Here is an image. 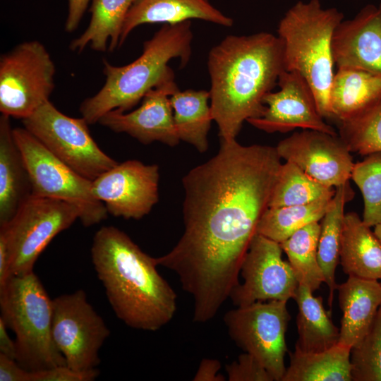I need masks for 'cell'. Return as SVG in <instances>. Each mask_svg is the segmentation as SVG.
Returning a JSON list of instances; mask_svg holds the SVG:
<instances>
[{
  "label": "cell",
  "instance_id": "cell-1",
  "mask_svg": "<svg viewBox=\"0 0 381 381\" xmlns=\"http://www.w3.org/2000/svg\"><path fill=\"white\" fill-rule=\"evenodd\" d=\"M218 152L183 178L184 231L157 265L174 272L193 299V321L217 313L240 282L243 258L269 207L281 167L276 147L220 139Z\"/></svg>",
  "mask_w": 381,
  "mask_h": 381
},
{
  "label": "cell",
  "instance_id": "cell-2",
  "mask_svg": "<svg viewBox=\"0 0 381 381\" xmlns=\"http://www.w3.org/2000/svg\"><path fill=\"white\" fill-rule=\"evenodd\" d=\"M207 65L220 139H236L244 121L262 115L263 99L285 70L281 40L267 32L228 35L210 49Z\"/></svg>",
  "mask_w": 381,
  "mask_h": 381
},
{
  "label": "cell",
  "instance_id": "cell-3",
  "mask_svg": "<svg viewBox=\"0 0 381 381\" xmlns=\"http://www.w3.org/2000/svg\"><path fill=\"white\" fill-rule=\"evenodd\" d=\"M92 261L118 318L131 328L156 331L174 318L176 294L159 274L155 258L123 231L101 227L95 234Z\"/></svg>",
  "mask_w": 381,
  "mask_h": 381
},
{
  "label": "cell",
  "instance_id": "cell-4",
  "mask_svg": "<svg viewBox=\"0 0 381 381\" xmlns=\"http://www.w3.org/2000/svg\"><path fill=\"white\" fill-rule=\"evenodd\" d=\"M191 20L164 24L145 41L141 55L131 64L117 66L103 60L106 80L102 87L85 99L80 112L87 123L94 124L111 111H130L153 88L175 81L169 62L179 59L181 68L192 54Z\"/></svg>",
  "mask_w": 381,
  "mask_h": 381
},
{
  "label": "cell",
  "instance_id": "cell-5",
  "mask_svg": "<svg viewBox=\"0 0 381 381\" xmlns=\"http://www.w3.org/2000/svg\"><path fill=\"white\" fill-rule=\"evenodd\" d=\"M344 17L335 8H322L319 0L298 1L281 19L277 29L284 69L297 72L305 78L324 119L332 117V39Z\"/></svg>",
  "mask_w": 381,
  "mask_h": 381
},
{
  "label": "cell",
  "instance_id": "cell-6",
  "mask_svg": "<svg viewBox=\"0 0 381 381\" xmlns=\"http://www.w3.org/2000/svg\"><path fill=\"white\" fill-rule=\"evenodd\" d=\"M0 318L16 334L17 363L34 372L66 365L52 337V299L34 272L0 287Z\"/></svg>",
  "mask_w": 381,
  "mask_h": 381
},
{
  "label": "cell",
  "instance_id": "cell-7",
  "mask_svg": "<svg viewBox=\"0 0 381 381\" xmlns=\"http://www.w3.org/2000/svg\"><path fill=\"white\" fill-rule=\"evenodd\" d=\"M13 133L29 173L32 196L61 200L75 205L85 226L107 219L104 205L92 193V181L56 157L25 128H15Z\"/></svg>",
  "mask_w": 381,
  "mask_h": 381
},
{
  "label": "cell",
  "instance_id": "cell-8",
  "mask_svg": "<svg viewBox=\"0 0 381 381\" xmlns=\"http://www.w3.org/2000/svg\"><path fill=\"white\" fill-rule=\"evenodd\" d=\"M56 68L42 43L23 42L0 59V111L24 119L49 100Z\"/></svg>",
  "mask_w": 381,
  "mask_h": 381
},
{
  "label": "cell",
  "instance_id": "cell-9",
  "mask_svg": "<svg viewBox=\"0 0 381 381\" xmlns=\"http://www.w3.org/2000/svg\"><path fill=\"white\" fill-rule=\"evenodd\" d=\"M22 121L52 154L90 181L118 164L96 143L84 118L63 114L49 100Z\"/></svg>",
  "mask_w": 381,
  "mask_h": 381
},
{
  "label": "cell",
  "instance_id": "cell-10",
  "mask_svg": "<svg viewBox=\"0 0 381 381\" xmlns=\"http://www.w3.org/2000/svg\"><path fill=\"white\" fill-rule=\"evenodd\" d=\"M79 217V210L69 202L31 195L9 223L0 226L11 251V276L32 272L51 241Z\"/></svg>",
  "mask_w": 381,
  "mask_h": 381
},
{
  "label": "cell",
  "instance_id": "cell-11",
  "mask_svg": "<svg viewBox=\"0 0 381 381\" xmlns=\"http://www.w3.org/2000/svg\"><path fill=\"white\" fill-rule=\"evenodd\" d=\"M287 301H256L228 311L224 322L236 344L255 357L274 381H282L287 351L285 334L291 316Z\"/></svg>",
  "mask_w": 381,
  "mask_h": 381
},
{
  "label": "cell",
  "instance_id": "cell-12",
  "mask_svg": "<svg viewBox=\"0 0 381 381\" xmlns=\"http://www.w3.org/2000/svg\"><path fill=\"white\" fill-rule=\"evenodd\" d=\"M52 331L66 365L78 371L96 368L99 349L110 334L82 289L52 299Z\"/></svg>",
  "mask_w": 381,
  "mask_h": 381
},
{
  "label": "cell",
  "instance_id": "cell-13",
  "mask_svg": "<svg viewBox=\"0 0 381 381\" xmlns=\"http://www.w3.org/2000/svg\"><path fill=\"white\" fill-rule=\"evenodd\" d=\"M282 251L280 243L255 234L240 270L243 282L229 296L234 306L294 299L298 283L289 261L282 259Z\"/></svg>",
  "mask_w": 381,
  "mask_h": 381
},
{
  "label": "cell",
  "instance_id": "cell-14",
  "mask_svg": "<svg viewBox=\"0 0 381 381\" xmlns=\"http://www.w3.org/2000/svg\"><path fill=\"white\" fill-rule=\"evenodd\" d=\"M159 167L138 160L118 163L92 181L94 196L108 214L140 219L158 202Z\"/></svg>",
  "mask_w": 381,
  "mask_h": 381
},
{
  "label": "cell",
  "instance_id": "cell-15",
  "mask_svg": "<svg viewBox=\"0 0 381 381\" xmlns=\"http://www.w3.org/2000/svg\"><path fill=\"white\" fill-rule=\"evenodd\" d=\"M276 149L281 159L294 162L327 186L337 188L351 179L354 163L339 135L306 129L281 140Z\"/></svg>",
  "mask_w": 381,
  "mask_h": 381
},
{
  "label": "cell",
  "instance_id": "cell-16",
  "mask_svg": "<svg viewBox=\"0 0 381 381\" xmlns=\"http://www.w3.org/2000/svg\"><path fill=\"white\" fill-rule=\"evenodd\" d=\"M277 85L279 90L269 92L263 99L266 109L262 115L248 119L250 124L269 133L302 128L337 135L325 122L313 90L303 77L297 72L284 70Z\"/></svg>",
  "mask_w": 381,
  "mask_h": 381
},
{
  "label": "cell",
  "instance_id": "cell-17",
  "mask_svg": "<svg viewBox=\"0 0 381 381\" xmlns=\"http://www.w3.org/2000/svg\"><path fill=\"white\" fill-rule=\"evenodd\" d=\"M179 89L175 81L151 89L136 109L111 111L98 121L116 133H124L144 145L155 141L174 147L179 143L170 96Z\"/></svg>",
  "mask_w": 381,
  "mask_h": 381
},
{
  "label": "cell",
  "instance_id": "cell-18",
  "mask_svg": "<svg viewBox=\"0 0 381 381\" xmlns=\"http://www.w3.org/2000/svg\"><path fill=\"white\" fill-rule=\"evenodd\" d=\"M332 54L338 68L381 75V8L369 4L353 19L343 20L333 35Z\"/></svg>",
  "mask_w": 381,
  "mask_h": 381
},
{
  "label": "cell",
  "instance_id": "cell-19",
  "mask_svg": "<svg viewBox=\"0 0 381 381\" xmlns=\"http://www.w3.org/2000/svg\"><path fill=\"white\" fill-rule=\"evenodd\" d=\"M192 19L224 27H231L234 23L233 19L212 6L210 0H135L125 18L119 47L143 24H173Z\"/></svg>",
  "mask_w": 381,
  "mask_h": 381
},
{
  "label": "cell",
  "instance_id": "cell-20",
  "mask_svg": "<svg viewBox=\"0 0 381 381\" xmlns=\"http://www.w3.org/2000/svg\"><path fill=\"white\" fill-rule=\"evenodd\" d=\"M337 290L342 312L339 343L352 348L368 332L381 306V283L349 276Z\"/></svg>",
  "mask_w": 381,
  "mask_h": 381
},
{
  "label": "cell",
  "instance_id": "cell-21",
  "mask_svg": "<svg viewBox=\"0 0 381 381\" xmlns=\"http://www.w3.org/2000/svg\"><path fill=\"white\" fill-rule=\"evenodd\" d=\"M10 117H0V226L9 223L32 195L30 179Z\"/></svg>",
  "mask_w": 381,
  "mask_h": 381
},
{
  "label": "cell",
  "instance_id": "cell-22",
  "mask_svg": "<svg viewBox=\"0 0 381 381\" xmlns=\"http://www.w3.org/2000/svg\"><path fill=\"white\" fill-rule=\"evenodd\" d=\"M339 262L349 276L381 279V243L354 212L344 215Z\"/></svg>",
  "mask_w": 381,
  "mask_h": 381
},
{
  "label": "cell",
  "instance_id": "cell-23",
  "mask_svg": "<svg viewBox=\"0 0 381 381\" xmlns=\"http://www.w3.org/2000/svg\"><path fill=\"white\" fill-rule=\"evenodd\" d=\"M381 97V75L361 69L339 68L329 90L332 119H351Z\"/></svg>",
  "mask_w": 381,
  "mask_h": 381
},
{
  "label": "cell",
  "instance_id": "cell-24",
  "mask_svg": "<svg viewBox=\"0 0 381 381\" xmlns=\"http://www.w3.org/2000/svg\"><path fill=\"white\" fill-rule=\"evenodd\" d=\"M294 299L298 306V339L295 350L304 353L329 349L339 343V329L325 310L322 298L298 284Z\"/></svg>",
  "mask_w": 381,
  "mask_h": 381
},
{
  "label": "cell",
  "instance_id": "cell-25",
  "mask_svg": "<svg viewBox=\"0 0 381 381\" xmlns=\"http://www.w3.org/2000/svg\"><path fill=\"white\" fill-rule=\"evenodd\" d=\"M354 197L349 181L335 188L328 208L321 219L318 246V259L327 285L329 306L331 308L337 284L336 267L339 262L341 240L344 219L345 205Z\"/></svg>",
  "mask_w": 381,
  "mask_h": 381
},
{
  "label": "cell",
  "instance_id": "cell-26",
  "mask_svg": "<svg viewBox=\"0 0 381 381\" xmlns=\"http://www.w3.org/2000/svg\"><path fill=\"white\" fill-rule=\"evenodd\" d=\"M350 346L338 343L318 352L295 350L282 381H351Z\"/></svg>",
  "mask_w": 381,
  "mask_h": 381
},
{
  "label": "cell",
  "instance_id": "cell-27",
  "mask_svg": "<svg viewBox=\"0 0 381 381\" xmlns=\"http://www.w3.org/2000/svg\"><path fill=\"white\" fill-rule=\"evenodd\" d=\"M174 121L180 140L194 146L200 152L208 150V133L213 121L210 92L178 89L169 97Z\"/></svg>",
  "mask_w": 381,
  "mask_h": 381
},
{
  "label": "cell",
  "instance_id": "cell-28",
  "mask_svg": "<svg viewBox=\"0 0 381 381\" xmlns=\"http://www.w3.org/2000/svg\"><path fill=\"white\" fill-rule=\"evenodd\" d=\"M135 0H92L91 18L87 28L71 41V50L81 52L90 45L97 52L119 47L121 33L126 15Z\"/></svg>",
  "mask_w": 381,
  "mask_h": 381
},
{
  "label": "cell",
  "instance_id": "cell-29",
  "mask_svg": "<svg viewBox=\"0 0 381 381\" xmlns=\"http://www.w3.org/2000/svg\"><path fill=\"white\" fill-rule=\"evenodd\" d=\"M320 229L318 222H312L280 243L298 284L308 287L313 292L325 282L318 259Z\"/></svg>",
  "mask_w": 381,
  "mask_h": 381
},
{
  "label": "cell",
  "instance_id": "cell-30",
  "mask_svg": "<svg viewBox=\"0 0 381 381\" xmlns=\"http://www.w3.org/2000/svg\"><path fill=\"white\" fill-rule=\"evenodd\" d=\"M332 198L304 205L269 207L259 221L257 233L281 243L298 229L321 220Z\"/></svg>",
  "mask_w": 381,
  "mask_h": 381
},
{
  "label": "cell",
  "instance_id": "cell-31",
  "mask_svg": "<svg viewBox=\"0 0 381 381\" xmlns=\"http://www.w3.org/2000/svg\"><path fill=\"white\" fill-rule=\"evenodd\" d=\"M334 193L335 188L320 183L294 162L286 161L279 169L269 207L308 204L332 198Z\"/></svg>",
  "mask_w": 381,
  "mask_h": 381
},
{
  "label": "cell",
  "instance_id": "cell-32",
  "mask_svg": "<svg viewBox=\"0 0 381 381\" xmlns=\"http://www.w3.org/2000/svg\"><path fill=\"white\" fill-rule=\"evenodd\" d=\"M339 123V135L351 152L381 151V97L358 116Z\"/></svg>",
  "mask_w": 381,
  "mask_h": 381
},
{
  "label": "cell",
  "instance_id": "cell-33",
  "mask_svg": "<svg viewBox=\"0 0 381 381\" xmlns=\"http://www.w3.org/2000/svg\"><path fill=\"white\" fill-rule=\"evenodd\" d=\"M351 179L363 198V221L370 227L381 224V151L354 163Z\"/></svg>",
  "mask_w": 381,
  "mask_h": 381
},
{
  "label": "cell",
  "instance_id": "cell-34",
  "mask_svg": "<svg viewBox=\"0 0 381 381\" xmlns=\"http://www.w3.org/2000/svg\"><path fill=\"white\" fill-rule=\"evenodd\" d=\"M353 381H381V306L369 330L351 349Z\"/></svg>",
  "mask_w": 381,
  "mask_h": 381
},
{
  "label": "cell",
  "instance_id": "cell-35",
  "mask_svg": "<svg viewBox=\"0 0 381 381\" xmlns=\"http://www.w3.org/2000/svg\"><path fill=\"white\" fill-rule=\"evenodd\" d=\"M226 371L229 381H274L262 364L246 352L236 361L226 365Z\"/></svg>",
  "mask_w": 381,
  "mask_h": 381
},
{
  "label": "cell",
  "instance_id": "cell-36",
  "mask_svg": "<svg viewBox=\"0 0 381 381\" xmlns=\"http://www.w3.org/2000/svg\"><path fill=\"white\" fill-rule=\"evenodd\" d=\"M99 374L96 368L78 371L67 365H60L32 372V381H92Z\"/></svg>",
  "mask_w": 381,
  "mask_h": 381
},
{
  "label": "cell",
  "instance_id": "cell-37",
  "mask_svg": "<svg viewBox=\"0 0 381 381\" xmlns=\"http://www.w3.org/2000/svg\"><path fill=\"white\" fill-rule=\"evenodd\" d=\"M0 381H32V372L21 367L16 360L0 354Z\"/></svg>",
  "mask_w": 381,
  "mask_h": 381
},
{
  "label": "cell",
  "instance_id": "cell-38",
  "mask_svg": "<svg viewBox=\"0 0 381 381\" xmlns=\"http://www.w3.org/2000/svg\"><path fill=\"white\" fill-rule=\"evenodd\" d=\"M221 368V363L218 360L204 358L201 361L194 381H224L225 377L218 373Z\"/></svg>",
  "mask_w": 381,
  "mask_h": 381
},
{
  "label": "cell",
  "instance_id": "cell-39",
  "mask_svg": "<svg viewBox=\"0 0 381 381\" xmlns=\"http://www.w3.org/2000/svg\"><path fill=\"white\" fill-rule=\"evenodd\" d=\"M90 0H68V12L65 30L73 32L78 27Z\"/></svg>",
  "mask_w": 381,
  "mask_h": 381
},
{
  "label": "cell",
  "instance_id": "cell-40",
  "mask_svg": "<svg viewBox=\"0 0 381 381\" xmlns=\"http://www.w3.org/2000/svg\"><path fill=\"white\" fill-rule=\"evenodd\" d=\"M11 251L5 235L0 231V287L11 277Z\"/></svg>",
  "mask_w": 381,
  "mask_h": 381
},
{
  "label": "cell",
  "instance_id": "cell-41",
  "mask_svg": "<svg viewBox=\"0 0 381 381\" xmlns=\"http://www.w3.org/2000/svg\"><path fill=\"white\" fill-rule=\"evenodd\" d=\"M8 329L4 321L0 318V354L16 361V341L10 337Z\"/></svg>",
  "mask_w": 381,
  "mask_h": 381
},
{
  "label": "cell",
  "instance_id": "cell-42",
  "mask_svg": "<svg viewBox=\"0 0 381 381\" xmlns=\"http://www.w3.org/2000/svg\"><path fill=\"white\" fill-rule=\"evenodd\" d=\"M374 233L381 243V224L375 226Z\"/></svg>",
  "mask_w": 381,
  "mask_h": 381
},
{
  "label": "cell",
  "instance_id": "cell-43",
  "mask_svg": "<svg viewBox=\"0 0 381 381\" xmlns=\"http://www.w3.org/2000/svg\"><path fill=\"white\" fill-rule=\"evenodd\" d=\"M379 7H380V8H381V4H380V6H379Z\"/></svg>",
  "mask_w": 381,
  "mask_h": 381
},
{
  "label": "cell",
  "instance_id": "cell-44",
  "mask_svg": "<svg viewBox=\"0 0 381 381\" xmlns=\"http://www.w3.org/2000/svg\"><path fill=\"white\" fill-rule=\"evenodd\" d=\"M380 283H381V282H380Z\"/></svg>",
  "mask_w": 381,
  "mask_h": 381
}]
</instances>
